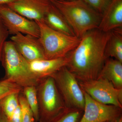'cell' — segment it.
<instances>
[{"mask_svg": "<svg viewBox=\"0 0 122 122\" xmlns=\"http://www.w3.org/2000/svg\"><path fill=\"white\" fill-rule=\"evenodd\" d=\"M69 61V54L66 56L53 59H44L29 62L31 71L39 79L49 77L64 66Z\"/></svg>", "mask_w": 122, "mask_h": 122, "instance_id": "13", "label": "cell"}, {"mask_svg": "<svg viewBox=\"0 0 122 122\" xmlns=\"http://www.w3.org/2000/svg\"><path fill=\"white\" fill-rule=\"evenodd\" d=\"M105 55L106 59L111 58L122 62V28L111 31L106 46Z\"/></svg>", "mask_w": 122, "mask_h": 122, "instance_id": "16", "label": "cell"}, {"mask_svg": "<svg viewBox=\"0 0 122 122\" xmlns=\"http://www.w3.org/2000/svg\"><path fill=\"white\" fill-rule=\"evenodd\" d=\"M83 92L85 105L83 115L79 122H107L122 115V109L95 101Z\"/></svg>", "mask_w": 122, "mask_h": 122, "instance_id": "9", "label": "cell"}, {"mask_svg": "<svg viewBox=\"0 0 122 122\" xmlns=\"http://www.w3.org/2000/svg\"><path fill=\"white\" fill-rule=\"evenodd\" d=\"M0 18L9 34L14 35L20 33L39 37L40 30L37 23L20 15L7 5H0Z\"/></svg>", "mask_w": 122, "mask_h": 122, "instance_id": "8", "label": "cell"}, {"mask_svg": "<svg viewBox=\"0 0 122 122\" xmlns=\"http://www.w3.org/2000/svg\"><path fill=\"white\" fill-rule=\"evenodd\" d=\"M48 0L49 1H50L52 3L53 2H54V1L57 0Z\"/></svg>", "mask_w": 122, "mask_h": 122, "instance_id": "28", "label": "cell"}, {"mask_svg": "<svg viewBox=\"0 0 122 122\" xmlns=\"http://www.w3.org/2000/svg\"><path fill=\"white\" fill-rule=\"evenodd\" d=\"M39 26V38L46 59L66 56L79 44L81 38L59 32L51 28L43 21H36Z\"/></svg>", "mask_w": 122, "mask_h": 122, "instance_id": "4", "label": "cell"}, {"mask_svg": "<svg viewBox=\"0 0 122 122\" xmlns=\"http://www.w3.org/2000/svg\"><path fill=\"white\" fill-rule=\"evenodd\" d=\"M19 101L21 110L22 122H34L35 119L32 112L21 92L19 94Z\"/></svg>", "mask_w": 122, "mask_h": 122, "instance_id": "21", "label": "cell"}, {"mask_svg": "<svg viewBox=\"0 0 122 122\" xmlns=\"http://www.w3.org/2000/svg\"><path fill=\"white\" fill-rule=\"evenodd\" d=\"M0 122H10L9 119L0 106Z\"/></svg>", "mask_w": 122, "mask_h": 122, "instance_id": "25", "label": "cell"}, {"mask_svg": "<svg viewBox=\"0 0 122 122\" xmlns=\"http://www.w3.org/2000/svg\"><path fill=\"white\" fill-rule=\"evenodd\" d=\"M122 27V0H112L102 15L98 29L111 32Z\"/></svg>", "mask_w": 122, "mask_h": 122, "instance_id": "12", "label": "cell"}, {"mask_svg": "<svg viewBox=\"0 0 122 122\" xmlns=\"http://www.w3.org/2000/svg\"><path fill=\"white\" fill-rule=\"evenodd\" d=\"M113 121H114V120H112V121H110V122H113Z\"/></svg>", "mask_w": 122, "mask_h": 122, "instance_id": "30", "label": "cell"}, {"mask_svg": "<svg viewBox=\"0 0 122 122\" xmlns=\"http://www.w3.org/2000/svg\"><path fill=\"white\" fill-rule=\"evenodd\" d=\"M53 79L66 107L83 111L84 93L74 75L64 66L50 76Z\"/></svg>", "mask_w": 122, "mask_h": 122, "instance_id": "6", "label": "cell"}, {"mask_svg": "<svg viewBox=\"0 0 122 122\" xmlns=\"http://www.w3.org/2000/svg\"><path fill=\"white\" fill-rule=\"evenodd\" d=\"M1 61L5 70L4 79L10 80L22 88L36 86L39 83L41 80L31 71L29 62L18 52L11 41L5 42Z\"/></svg>", "mask_w": 122, "mask_h": 122, "instance_id": "3", "label": "cell"}, {"mask_svg": "<svg viewBox=\"0 0 122 122\" xmlns=\"http://www.w3.org/2000/svg\"><path fill=\"white\" fill-rule=\"evenodd\" d=\"M9 120L10 122H22L21 110L20 105L13 112Z\"/></svg>", "mask_w": 122, "mask_h": 122, "instance_id": "24", "label": "cell"}, {"mask_svg": "<svg viewBox=\"0 0 122 122\" xmlns=\"http://www.w3.org/2000/svg\"><path fill=\"white\" fill-rule=\"evenodd\" d=\"M11 41L18 52L29 62L46 59L38 38L19 33L13 35Z\"/></svg>", "mask_w": 122, "mask_h": 122, "instance_id": "10", "label": "cell"}, {"mask_svg": "<svg viewBox=\"0 0 122 122\" xmlns=\"http://www.w3.org/2000/svg\"><path fill=\"white\" fill-rule=\"evenodd\" d=\"M96 12L102 15L112 0H82Z\"/></svg>", "mask_w": 122, "mask_h": 122, "instance_id": "22", "label": "cell"}, {"mask_svg": "<svg viewBox=\"0 0 122 122\" xmlns=\"http://www.w3.org/2000/svg\"></svg>", "mask_w": 122, "mask_h": 122, "instance_id": "31", "label": "cell"}, {"mask_svg": "<svg viewBox=\"0 0 122 122\" xmlns=\"http://www.w3.org/2000/svg\"><path fill=\"white\" fill-rule=\"evenodd\" d=\"M52 3L62 14L77 37L81 38L98 28L102 15L82 0H57Z\"/></svg>", "mask_w": 122, "mask_h": 122, "instance_id": "2", "label": "cell"}, {"mask_svg": "<svg viewBox=\"0 0 122 122\" xmlns=\"http://www.w3.org/2000/svg\"><path fill=\"white\" fill-rule=\"evenodd\" d=\"M20 93L10 94L0 101V106L9 119L20 105L19 95Z\"/></svg>", "mask_w": 122, "mask_h": 122, "instance_id": "19", "label": "cell"}, {"mask_svg": "<svg viewBox=\"0 0 122 122\" xmlns=\"http://www.w3.org/2000/svg\"><path fill=\"white\" fill-rule=\"evenodd\" d=\"M66 1H72L75 0H65Z\"/></svg>", "mask_w": 122, "mask_h": 122, "instance_id": "29", "label": "cell"}, {"mask_svg": "<svg viewBox=\"0 0 122 122\" xmlns=\"http://www.w3.org/2000/svg\"><path fill=\"white\" fill-rule=\"evenodd\" d=\"M18 0H0V5H7L8 4L15 1Z\"/></svg>", "mask_w": 122, "mask_h": 122, "instance_id": "26", "label": "cell"}, {"mask_svg": "<svg viewBox=\"0 0 122 122\" xmlns=\"http://www.w3.org/2000/svg\"><path fill=\"white\" fill-rule=\"evenodd\" d=\"M98 78L106 79L116 88L122 89V62L111 58H107Z\"/></svg>", "mask_w": 122, "mask_h": 122, "instance_id": "15", "label": "cell"}, {"mask_svg": "<svg viewBox=\"0 0 122 122\" xmlns=\"http://www.w3.org/2000/svg\"><path fill=\"white\" fill-rule=\"evenodd\" d=\"M36 87L41 122L50 121L66 108L52 77L41 79Z\"/></svg>", "mask_w": 122, "mask_h": 122, "instance_id": "5", "label": "cell"}, {"mask_svg": "<svg viewBox=\"0 0 122 122\" xmlns=\"http://www.w3.org/2000/svg\"><path fill=\"white\" fill-rule=\"evenodd\" d=\"M113 122H122V116H120L118 117L114 120Z\"/></svg>", "mask_w": 122, "mask_h": 122, "instance_id": "27", "label": "cell"}, {"mask_svg": "<svg viewBox=\"0 0 122 122\" xmlns=\"http://www.w3.org/2000/svg\"><path fill=\"white\" fill-rule=\"evenodd\" d=\"M43 21L54 30L66 35L76 36L62 14L52 3L44 16Z\"/></svg>", "mask_w": 122, "mask_h": 122, "instance_id": "14", "label": "cell"}, {"mask_svg": "<svg viewBox=\"0 0 122 122\" xmlns=\"http://www.w3.org/2000/svg\"><path fill=\"white\" fill-rule=\"evenodd\" d=\"M21 92L32 112L35 120L39 121V105L36 86H30L23 87Z\"/></svg>", "mask_w": 122, "mask_h": 122, "instance_id": "17", "label": "cell"}, {"mask_svg": "<svg viewBox=\"0 0 122 122\" xmlns=\"http://www.w3.org/2000/svg\"><path fill=\"white\" fill-rule=\"evenodd\" d=\"M9 35L8 30L3 25L0 18V61L1 60L4 45Z\"/></svg>", "mask_w": 122, "mask_h": 122, "instance_id": "23", "label": "cell"}, {"mask_svg": "<svg viewBox=\"0 0 122 122\" xmlns=\"http://www.w3.org/2000/svg\"><path fill=\"white\" fill-rule=\"evenodd\" d=\"M22 88L8 79H3L0 81V101L8 95L20 93Z\"/></svg>", "mask_w": 122, "mask_h": 122, "instance_id": "20", "label": "cell"}, {"mask_svg": "<svg viewBox=\"0 0 122 122\" xmlns=\"http://www.w3.org/2000/svg\"><path fill=\"white\" fill-rule=\"evenodd\" d=\"M83 112L79 109L66 107L56 117L47 122H79Z\"/></svg>", "mask_w": 122, "mask_h": 122, "instance_id": "18", "label": "cell"}, {"mask_svg": "<svg viewBox=\"0 0 122 122\" xmlns=\"http://www.w3.org/2000/svg\"><path fill=\"white\" fill-rule=\"evenodd\" d=\"M51 4L48 0H18L7 5L20 15L36 21H43Z\"/></svg>", "mask_w": 122, "mask_h": 122, "instance_id": "11", "label": "cell"}, {"mask_svg": "<svg viewBox=\"0 0 122 122\" xmlns=\"http://www.w3.org/2000/svg\"><path fill=\"white\" fill-rule=\"evenodd\" d=\"M78 82L82 91L95 101L122 109V89L116 88L110 81L98 78Z\"/></svg>", "mask_w": 122, "mask_h": 122, "instance_id": "7", "label": "cell"}, {"mask_svg": "<svg viewBox=\"0 0 122 122\" xmlns=\"http://www.w3.org/2000/svg\"><path fill=\"white\" fill-rule=\"evenodd\" d=\"M111 31L103 32L96 29L90 30L81 38L79 44L69 54L66 67L79 81L98 78L106 58V46Z\"/></svg>", "mask_w": 122, "mask_h": 122, "instance_id": "1", "label": "cell"}]
</instances>
